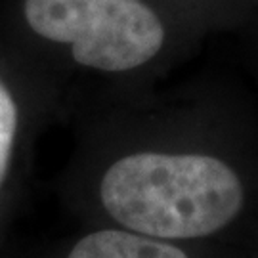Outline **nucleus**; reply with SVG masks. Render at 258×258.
<instances>
[{"mask_svg": "<svg viewBox=\"0 0 258 258\" xmlns=\"http://www.w3.org/2000/svg\"><path fill=\"white\" fill-rule=\"evenodd\" d=\"M19 134V105L8 84L0 79V185L8 176Z\"/></svg>", "mask_w": 258, "mask_h": 258, "instance_id": "obj_4", "label": "nucleus"}, {"mask_svg": "<svg viewBox=\"0 0 258 258\" xmlns=\"http://www.w3.org/2000/svg\"><path fill=\"white\" fill-rule=\"evenodd\" d=\"M98 194L105 212L124 230L163 241L212 235L245 205L237 170L199 151L124 153L103 170Z\"/></svg>", "mask_w": 258, "mask_h": 258, "instance_id": "obj_1", "label": "nucleus"}, {"mask_svg": "<svg viewBox=\"0 0 258 258\" xmlns=\"http://www.w3.org/2000/svg\"><path fill=\"white\" fill-rule=\"evenodd\" d=\"M21 14L35 37L94 73L138 71L166 44L163 18L146 0H23Z\"/></svg>", "mask_w": 258, "mask_h": 258, "instance_id": "obj_2", "label": "nucleus"}, {"mask_svg": "<svg viewBox=\"0 0 258 258\" xmlns=\"http://www.w3.org/2000/svg\"><path fill=\"white\" fill-rule=\"evenodd\" d=\"M65 258H187V254L168 241L122 228L84 235Z\"/></svg>", "mask_w": 258, "mask_h": 258, "instance_id": "obj_3", "label": "nucleus"}]
</instances>
